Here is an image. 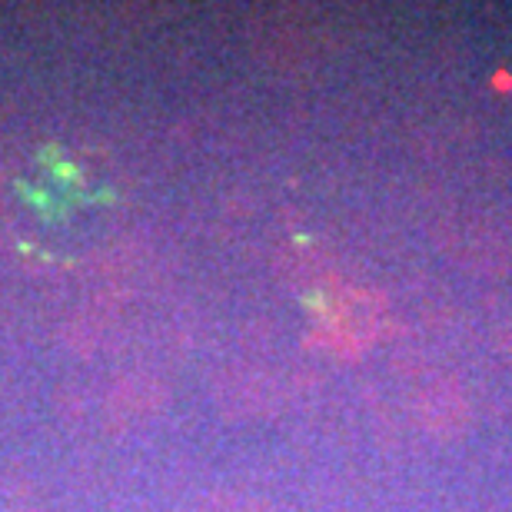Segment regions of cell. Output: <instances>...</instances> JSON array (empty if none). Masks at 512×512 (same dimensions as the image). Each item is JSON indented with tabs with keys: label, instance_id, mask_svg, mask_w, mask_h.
I'll use <instances>...</instances> for the list:
<instances>
[{
	"label": "cell",
	"instance_id": "cell-1",
	"mask_svg": "<svg viewBox=\"0 0 512 512\" xmlns=\"http://www.w3.org/2000/svg\"><path fill=\"white\" fill-rule=\"evenodd\" d=\"M256 47L266 64L273 67H303L316 57L313 34L303 30L296 20H263L260 34H256Z\"/></svg>",
	"mask_w": 512,
	"mask_h": 512
},
{
	"label": "cell",
	"instance_id": "cell-5",
	"mask_svg": "<svg viewBox=\"0 0 512 512\" xmlns=\"http://www.w3.org/2000/svg\"><path fill=\"white\" fill-rule=\"evenodd\" d=\"M20 512H37V509H20Z\"/></svg>",
	"mask_w": 512,
	"mask_h": 512
},
{
	"label": "cell",
	"instance_id": "cell-4",
	"mask_svg": "<svg viewBox=\"0 0 512 512\" xmlns=\"http://www.w3.org/2000/svg\"><path fill=\"white\" fill-rule=\"evenodd\" d=\"M237 512H266L260 503H250V499H243V503L237 506Z\"/></svg>",
	"mask_w": 512,
	"mask_h": 512
},
{
	"label": "cell",
	"instance_id": "cell-2",
	"mask_svg": "<svg viewBox=\"0 0 512 512\" xmlns=\"http://www.w3.org/2000/svg\"><path fill=\"white\" fill-rule=\"evenodd\" d=\"M160 386L153 380H124L110 396V419L117 426H137L160 406Z\"/></svg>",
	"mask_w": 512,
	"mask_h": 512
},
{
	"label": "cell",
	"instance_id": "cell-3",
	"mask_svg": "<svg viewBox=\"0 0 512 512\" xmlns=\"http://www.w3.org/2000/svg\"><path fill=\"white\" fill-rule=\"evenodd\" d=\"M419 413H423L426 429H433V433H453V429L463 426V419H466L463 393H459V389L433 386L423 396V406H419Z\"/></svg>",
	"mask_w": 512,
	"mask_h": 512
}]
</instances>
